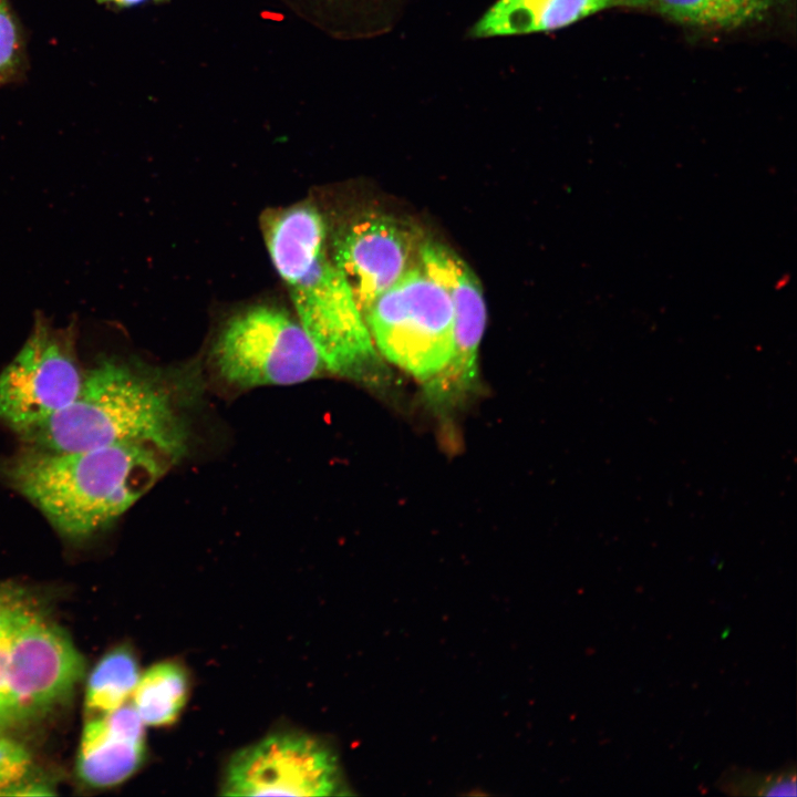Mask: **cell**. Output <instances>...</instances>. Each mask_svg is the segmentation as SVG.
<instances>
[{
    "label": "cell",
    "instance_id": "6da1fadb",
    "mask_svg": "<svg viewBox=\"0 0 797 797\" xmlns=\"http://www.w3.org/2000/svg\"><path fill=\"white\" fill-rule=\"evenodd\" d=\"M170 460L146 444L53 451L23 444L0 456V483L33 505L64 539L111 526L164 474Z\"/></svg>",
    "mask_w": 797,
    "mask_h": 797
},
{
    "label": "cell",
    "instance_id": "7a4b0ae2",
    "mask_svg": "<svg viewBox=\"0 0 797 797\" xmlns=\"http://www.w3.org/2000/svg\"><path fill=\"white\" fill-rule=\"evenodd\" d=\"M265 238L324 369L351 377L370 372L375 345L345 277L327 252L321 214L311 205L277 211L266 221Z\"/></svg>",
    "mask_w": 797,
    "mask_h": 797
},
{
    "label": "cell",
    "instance_id": "3957f363",
    "mask_svg": "<svg viewBox=\"0 0 797 797\" xmlns=\"http://www.w3.org/2000/svg\"><path fill=\"white\" fill-rule=\"evenodd\" d=\"M22 444L83 451L120 444L154 446L170 460L185 454L188 433L162 381L132 360L101 355L71 404L18 435Z\"/></svg>",
    "mask_w": 797,
    "mask_h": 797
},
{
    "label": "cell",
    "instance_id": "277c9868",
    "mask_svg": "<svg viewBox=\"0 0 797 797\" xmlns=\"http://www.w3.org/2000/svg\"><path fill=\"white\" fill-rule=\"evenodd\" d=\"M374 345L391 363L426 384L454 350V317L445 289L421 262L364 313Z\"/></svg>",
    "mask_w": 797,
    "mask_h": 797
},
{
    "label": "cell",
    "instance_id": "5b68a950",
    "mask_svg": "<svg viewBox=\"0 0 797 797\" xmlns=\"http://www.w3.org/2000/svg\"><path fill=\"white\" fill-rule=\"evenodd\" d=\"M75 321L55 325L38 313L13 359L0 372V422L15 434L52 417L76 397L84 377Z\"/></svg>",
    "mask_w": 797,
    "mask_h": 797
},
{
    "label": "cell",
    "instance_id": "8992f818",
    "mask_svg": "<svg viewBox=\"0 0 797 797\" xmlns=\"http://www.w3.org/2000/svg\"><path fill=\"white\" fill-rule=\"evenodd\" d=\"M218 372L239 387L291 385L315 377L321 356L299 321L271 306L231 317L214 348Z\"/></svg>",
    "mask_w": 797,
    "mask_h": 797
},
{
    "label": "cell",
    "instance_id": "52a82bcc",
    "mask_svg": "<svg viewBox=\"0 0 797 797\" xmlns=\"http://www.w3.org/2000/svg\"><path fill=\"white\" fill-rule=\"evenodd\" d=\"M84 660L31 597L18 623L6 683V729L44 716L69 698Z\"/></svg>",
    "mask_w": 797,
    "mask_h": 797
},
{
    "label": "cell",
    "instance_id": "ba28073f",
    "mask_svg": "<svg viewBox=\"0 0 797 797\" xmlns=\"http://www.w3.org/2000/svg\"><path fill=\"white\" fill-rule=\"evenodd\" d=\"M337 754L301 733H277L241 748L229 760L225 796H334L344 794Z\"/></svg>",
    "mask_w": 797,
    "mask_h": 797
},
{
    "label": "cell",
    "instance_id": "9c48e42d",
    "mask_svg": "<svg viewBox=\"0 0 797 797\" xmlns=\"http://www.w3.org/2000/svg\"><path fill=\"white\" fill-rule=\"evenodd\" d=\"M420 262L447 292L454 317V350L445 369L424 384L435 407H448L465 397L476 384L477 354L486 327L482 284L469 266L452 249L423 241Z\"/></svg>",
    "mask_w": 797,
    "mask_h": 797
},
{
    "label": "cell",
    "instance_id": "30bf717a",
    "mask_svg": "<svg viewBox=\"0 0 797 797\" xmlns=\"http://www.w3.org/2000/svg\"><path fill=\"white\" fill-rule=\"evenodd\" d=\"M422 242L406 224L383 214L363 216L339 234L332 259L363 317L382 293L420 262Z\"/></svg>",
    "mask_w": 797,
    "mask_h": 797
},
{
    "label": "cell",
    "instance_id": "8fae6325",
    "mask_svg": "<svg viewBox=\"0 0 797 797\" xmlns=\"http://www.w3.org/2000/svg\"><path fill=\"white\" fill-rule=\"evenodd\" d=\"M145 724L133 705L91 718L84 726L77 773L92 787L104 788L130 778L145 756Z\"/></svg>",
    "mask_w": 797,
    "mask_h": 797
},
{
    "label": "cell",
    "instance_id": "7c38bea8",
    "mask_svg": "<svg viewBox=\"0 0 797 797\" xmlns=\"http://www.w3.org/2000/svg\"><path fill=\"white\" fill-rule=\"evenodd\" d=\"M613 8L653 9V3L652 0H497L469 34L482 39L552 31Z\"/></svg>",
    "mask_w": 797,
    "mask_h": 797
},
{
    "label": "cell",
    "instance_id": "4fadbf2b",
    "mask_svg": "<svg viewBox=\"0 0 797 797\" xmlns=\"http://www.w3.org/2000/svg\"><path fill=\"white\" fill-rule=\"evenodd\" d=\"M189 682L186 670L174 661L154 664L141 675L133 706L145 725L173 724L186 704Z\"/></svg>",
    "mask_w": 797,
    "mask_h": 797
},
{
    "label": "cell",
    "instance_id": "5bb4252c",
    "mask_svg": "<svg viewBox=\"0 0 797 797\" xmlns=\"http://www.w3.org/2000/svg\"><path fill=\"white\" fill-rule=\"evenodd\" d=\"M779 0H652L653 9L689 25L737 28L763 18Z\"/></svg>",
    "mask_w": 797,
    "mask_h": 797
},
{
    "label": "cell",
    "instance_id": "9a60e30c",
    "mask_svg": "<svg viewBox=\"0 0 797 797\" xmlns=\"http://www.w3.org/2000/svg\"><path fill=\"white\" fill-rule=\"evenodd\" d=\"M141 677L135 655L127 646L107 652L92 670L85 694V707L99 715L108 713L133 694Z\"/></svg>",
    "mask_w": 797,
    "mask_h": 797
},
{
    "label": "cell",
    "instance_id": "2e32d148",
    "mask_svg": "<svg viewBox=\"0 0 797 797\" xmlns=\"http://www.w3.org/2000/svg\"><path fill=\"white\" fill-rule=\"evenodd\" d=\"M31 598L13 584H0V729H6V683L14 633L21 614Z\"/></svg>",
    "mask_w": 797,
    "mask_h": 797
},
{
    "label": "cell",
    "instance_id": "e0dca14e",
    "mask_svg": "<svg viewBox=\"0 0 797 797\" xmlns=\"http://www.w3.org/2000/svg\"><path fill=\"white\" fill-rule=\"evenodd\" d=\"M22 58V35L19 23L7 0H0V85L19 69Z\"/></svg>",
    "mask_w": 797,
    "mask_h": 797
},
{
    "label": "cell",
    "instance_id": "ac0fdd59",
    "mask_svg": "<svg viewBox=\"0 0 797 797\" xmlns=\"http://www.w3.org/2000/svg\"><path fill=\"white\" fill-rule=\"evenodd\" d=\"M30 764V754L23 745L0 736V795L23 779Z\"/></svg>",
    "mask_w": 797,
    "mask_h": 797
},
{
    "label": "cell",
    "instance_id": "d6986e66",
    "mask_svg": "<svg viewBox=\"0 0 797 797\" xmlns=\"http://www.w3.org/2000/svg\"><path fill=\"white\" fill-rule=\"evenodd\" d=\"M738 785H731L734 788H754L755 794L764 796H795L796 795V775L795 772H784L772 774L754 779L738 778Z\"/></svg>",
    "mask_w": 797,
    "mask_h": 797
},
{
    "label": "cell",
    "instance_id": "ffe728a7",
    "mask_svg": "<svg viewBox=\"0 0 797 797\" xmlns=\"http://www.w3.org/2000/svg\"><path fill=\"white\" fill-rule=\"evenodd\" d=\"M97 1H99V2H104V3H112V4H115V6H117V7H122V8H128V7H133V6L141 4V3H143V2L148 1V0H97Z\"/></svg>",
    "mask_w": 797,
    "mask_h": 797
}]
</instances>
